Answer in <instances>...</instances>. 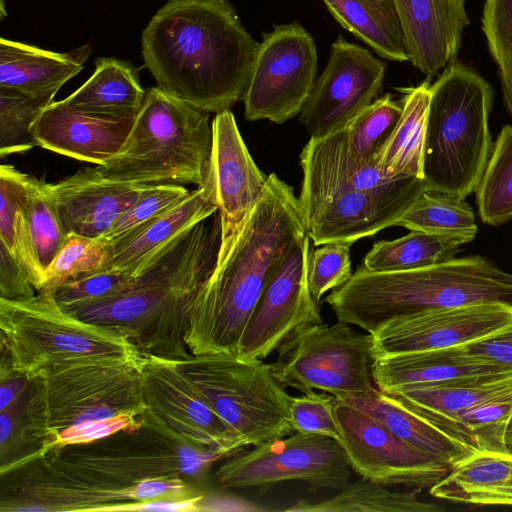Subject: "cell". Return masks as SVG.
<instances>
[{"label":"cell","mask_w":512,"mask_h":512,"mask_svg":"<svg viewBox=\"0 0 512 512\" xmlns=\"http://www.w3.org/2000/svg\"><path fill=\"white\" fill-rule=\"evenodd\" d=\"M141 45L157 86L208 113L243 99L259 47L229 0H168Z\"/></svg>","instance_id":"cell-1"},{"label":"cell","mask_w":512,"mask_h":512,"mask_svg":"<svg viewBox=\"0 0 512 512\" xmlns=\"http://www.w3.org/2000/svg\"><path fill=\"white\" fill-rule=\"evenodd\" d=\"M305 233L293 188L271 173L240 228L220 245L215 269L189 307L185 343L191 354L236 356L267 281Z\"/></svg>","instance_id":"cell-2"},{"label":"cell","mask_w":512,"mask_h":512,"mask_svg":"<svg viewBox=\"0 0 512 512\" xmlns=\"http://www.w3.org/2000/svg\"><path fill=\"white\" fill-rule=\"evenodd\" d=\"M221 234L216 211L169 244L124 290L71 314L119 332L141 355L187 358L189 307L215 269Z\"/></svg>","instance_id":"cell-3"},{"label":"cell","mask_w":512,"mask_h":512,"mask_svg":"<svg viewBox=\"0 0 512 512\" xmlns=\"http://www.w3.org/2000/svg\"><path fill=\"white\" fill-rule=\"evenodd\" d=\"M325 302L338 321L373 333L394 318L428 310L478 303L512 306V274L480 255L397 272L360 266Z\"/></svg>","instance_id":"cell-4"},{"label":"cell","mask_w":512,"mask_h":512,"mask_svg":"<svg viewBox=\"0 0 512 512\" xmlns=\"http://www.w3.org/2000/svg\"><path fill=\"white\" fill-rule=\"evenodd\" d=\"M490 84L454 60L430 85L423 159L426 190L465 199L474 192L493 144Z\"/></svg>","instance_id":"cell-5"},{"label":"cell","mask_w":512,"mask_h":512,"mask_svg":"<svg viewBox=\"0 0 512 512\" xmlns=\"http://www.w3.org/2000/svg\"><path fill=\"white\" fill-rule=\"evenodd\" d=\"M212 144L208 112L158 86L150 87L122 148L96 168L103 176L122 182L192 184L213 193Z\"/></svg>","instance_id":"cell-6"},{"label":"cell","mask_w":512,"mask_h":512,"mask_svg":"<svg viewBox=\"0 0 512 512\" xmlns=\"http://www.w3.org/2000/svg\"><path fill=\"white\" fill-rule=\"evenodd\" d=\"M139 363L140 358H84L48 367L28 378L23 438L39 450L74 424L145 412Z\"/></svg>","instance_id":"cell-7"},{"label":"cell","mask_w":512,"mask_h":512,"mask_svg":"<svg viewBox=\"0 0 512 512\" xmlns=\"http://www.w3.org/2000/svg\"><path fill=\"white\" fill-rule=\"evenodd\" d=\"M139 416L141 423L134 428L89 443L38 450L27 460L73 478L127 486L196 475L226 457L183 440L147 409Z\"/></svg>","instance_id":"cell-8"},{"label":"cell","mask_w":512,"mask_h":512,"mask_svg":"<svg viewBox=\"0 0 512 512\" xmlns=\"http://www.w3.org/2000/svg\"><path fill=\"white\" fill-rule=\"evenodd\" d=\"M0 330L1 348L12 370L27 379L71 360L141 356L119 332L64 310L53 291L22 300L0 298Z\"/></svg>","instance_id":"cell-9"},{"label":"cell","mask_w":512,"mask_h":512,"mask_svg":"<svg viewBox=\"0 0 512 512\" xmlns=\"http://www.w3.org/2000/svg\"><path fill=\"white\" fill-rule=\"evenodd\" d=\"M209 406L249 446L294 433L291 395L263 360L235 356L193 355L174 360Z\"/></svg>","instance_id":"cell-10"},{"label":"cell","mask_w":512,"mask_h":512,"mask_svg":"<svg viewBox=\"0 0 512 512\" xmlns=\"http://www.w3.org/2000/svg\"><path fill=\"white\" fill-rule=\"evenodd\" d=\"M271 369L285 388L323 391L335 398L365 393L372 384L373 337L350 324H310L278 347Z\"/></svg>","instance_id":"cell-11"},{"label":"cell","mask_w":512,"mask_h":512,"mask_svg":"<svg viewBox=\"0 0 512 512\" xmlns=\"http://www.w3.org/2000/svg\"><path fill=\"white\" fill-rule=\"evenodd\" d=\"M225 457L214 473L220 489L267 488L300 481L315 489H340L353 471L334 438L294 432Z\"/></svg>","instance_id":"cell-12"},{"label":"cell","mask_w":512,"mask_h":512,"mask_svg":"<svg viewBox=\"0 0 512 512\" xmlns=\"http://www.w3.org/2000/svg\"><path fill=\"white\" fill-rule=\"evenodd\" d=\"M299 199L307 235L315 246L368 238L395 226L421 192L372 193L358 190L300 160Z\"/></svg>","instance_id":"cell-13"},{"label":"cell","mask_w":512,"mask_h":512,"mask_svg":"<svg viewBox=\"0 0 512 512\" xmlns=\"http://www.w3.org/2000/svg\"><path fill=\"white\" fill-rule=\"evenodd\" d=\"M317 51L299 23L263 34L242 101L249 121L282 124L300 114L316 83Z\"/></svg>","instance_id":"cell-14"},{"label":"cell","mask_w":512,"mask_h":512,"mask_svg":"<svg viewBox=\"0 0 512 512\" xmlns=\"http://www.w3.org/2000/svg\"><path fill=\"white\" fill-rule=\"evenodd\" d=\"M20 483L2 496L1 512L115 511L121 505L154 499H187L198 495L182 477L154 478L132 485H108L77 479L34 460ZM23 463V462H21ZM20 464V463H19Z\"/></svg>","instance_id":"cell-15"},{"label":"cell","mask_w":512,"mask_h":512,"mask_svg":"<svg viewBox=\"0 0 512 512\" xmlns=\"http://www.w3.org/2000/svg\"><path fill=\"white\" fill-rule=\"evenodd\" d=\"M335 417L350 466L362 478L421 490L443 479L450 466L401 440L366 413L334 400Z\"/></svg>","instance_id":"cell-16"},{"label":"cell","mask_w":512,"mask_h":512,"mask_svg":"<svg viewBox=\"0 0 512 512\" xmlns=\"http://www.w3.org/2000/svg\"><path fill=\"white\" fill-rule=\"evenodd\" d=\"M310 237L294 241L267 281L241 335L235 357L264 360L294 331L322 322L308 282Z\"/></svg>","instance_id":"cell-17"},{"label":"cell","mask_w":512,"mask_h":512,"mask_svg":"<svg viewBox=\"0 0 512 512\" xmlns=\"http://www.w3.org/2000/svg\"><path fill=\"white\" fill-rule=\"evenodd\" d=\"M139 369L147 410L180 438L226 457L248 446L209 406L174 360L141 355Z\"/></svg>","instance_id":"cell-18"},{"label":"cell","mask_w":512,"mask_h":512,"mask_svg":"<svg viewBox=\"0 0 512 512\" xmlns=\"http://www.w3.org/2000/svg\"><path fill=\"white\" fill-rule=\"evenodd\" d=\"M386 65L369 50L347 42H333L323 73L299 114L312 138H323L345 128L373 102L381 90Z\"/></svg>","instance_id":"cell-19"},{"label":"cell","mask_w":512,"mask_h":512,"mask_svg":"<svg viewBox=\"0 0 512 512\" xmlns=\"http://www.w3.org/2000/svg\"><path fill=\"white\" fill-rule=\"evenodd\" d=\"M512 322V306L478 303L394 318L375 332V359L395 354L466 345Z\"/></svg>","instance_id":"cell-20"},{"label":"cell","mask_w":512,"mask_h":512,"mask_svg":"<svg viewBox=\"0 0 512 512\" xmlns=\"http://www.w3.org/2000/svg\"><path fill=\"white\" fill-rule=\"evenodd\" d=\"M211 188L221 217V245L240 228L260 199L267 177L257 167L230 110L212 120Z\"/></svg>","instance_id":"cell-21"},{"label":"cell","mask_w":512,"mask_h":512,"mask_svg":"<svg viewBox=\"0 0 512 512\" xmlns=\"http://www.w3.org/2000/svg\"><path fill=\"white\" fill-rule=\"evenodd\" d=\"M135 118L84 113L61 100L41 113L32 133L43 149L103 166L122 148Z\"/></svg>","instance_id":"cell-22"},{"label":"cell","mask_w":512,"mask_h":512,"mask_svg":"<svg viewBox=\"0 0 512 512\" xmlns=\"http://www.w3.org/2000/svg\"><path fill=\"white\" fill-rule=\"evenodd\" d=\"M147 186L107 178L96 166L48 183L67 232L92 238L106 233Z\"/></svg>","instance_id":"cell-23"},{"label":"cell","mask_w":512,"mask_h":512,"mask_svg":"<svg viewBox=\"0 0 512 512\" xmlns=\"http://www.w3.org/2000/svg\"><path fill=\"white\" fill-rule=\"evenodd\" d=\"M409 61L431 76L456 60L469 25L465 0H392Z\"/></svg>","instance_id":"cell-24"},{"label":"cell","mask_w":512,"mask_h":512,"mask_svg":"<svg viewBox=\"0 0 512 512\" xmlns=\"http://www.w3.org/2000/svg\"><path fill=\"white\" fill-rule=\"evenodd\" d=\"M216 211L214 194L197 187L181 202L111 245L110 256L100 270H119L137 277L169 244Z\"/></svg>","instance_id":"cell-25"},{"label":"cell","mask_w":512,"mask_h":512,"mask_svg":"<svg viewBox=\"0 0 512 512\" xmlns=\"http://www.w3.org/2000/svg\"><path fill=\"white\" fill-rule=\"evenodd\" d=\"M512 370L468 351L465 345L413 351L375 359L372 379L383 391L410 384L433 383L466 375Z\"/></svg>","instance_id":"cell-26"},{"label":"cell","mask_w":512,"mask_h":512,"mask_svg":"<svg viewBox=\"0 0 512 512\" xmlns=\"http://www.w3.org/2000/svg\"><path fill=\"white\" fill-rule=\"evenodd\" d=\"M512 389V370L410 384L385 392L435 426Z\"/></svg>","instance_id":"cell-27"},{"label":"cell","mask_w":512,"mask_h":512,"mask_svg":"<svg viewBox=\"0 0 512 512\" xmlns=\"http://www.w3.org/2000/svg\"><path fill=\"white\" fill-rule=\"evenodd\" d=\"M340 400L366 413L401 440L442 459L450 467L478 452L376 386L365 393L349 395Z\"/></svg>","instance_id":"cell-28"},{"label":"cell","mask_w":512,"mask_h":512,"mask_svg":"<svg viewBox=\"0 0 512 512\" xmlns=\"http://www.w3.org/2000/svg\"><path fill=\"white\" fill-rule=\"evenodd\" d=\"M90 54L89 44L58 53L1 38L0 87L25 93L59 90L83 70Z\"/></svg>","instance_id":"cell-29"},{"label":"cell","mask_w":512,"mask_h":512,"mask_svg":"<svg viewBox=\"0 0 512 512\" xmlns=\"http://www.w3.org/2000/svg\"><path fill=\"white\" fill-rule=\"evenodd\" d=\"M429 493L452 502L512 506V454L478 451L452 466Z\"/></svg>","instance_id":"cell-30"},{"label":"cell","mask_w":512,"mask_h":512,"mask_svg":"<svg viewBox=\"0 0 512 512\" xmlns=\"http://www.w3.org/2000/svg\"><path fill=\"white\" fill-rule=\"evenodd\" d=\"M145 95L131 63L100 57L91 77L62 102L84 113L128 118L137 116Z\"/></svg>","instance_id":"cell-31"},{"label":"cell","mask_w":512,"mask_h":512,"mask_svg":"<svg viewBox=\"0 0 512 512\" xmlns=\"http://www.w3.org/2000/svg\"><path fill=\"white\" fill-rule=\"evenodd\" d=\"M401 117L385 144L374 157L378 168L388 176H414L423 179V159L430 83L400 88Z\"/></svg>","instance_id":"cell-32"},{"label":"cell","mask_w":512,"mask_h":512,"mask_svg":"<svg viewBox=\"0 0 512 512\" xmlns=\"http://www.w3.org/2000/svg\"><path fill=\"white\" fill-rule=\"evenodd\" d=\"M346 30L381 57L409 61L403 31L392 0H323Z\"/></svg>","instance_id":"cell-33"},{"label":"cell","mask_w":512,"mask_h":512,"mask_svg":"<svg viewBox=\"0 0 512 512\" xmlns=\"http://www.w3.org/2000/svg\"><path fill=\"white\" fill-rule=\"evenodd\" d=\"M30 175L14 166H0V242L19 261L36 291L44 284V271L32 246L26 220Z\"/></svg>","instance_id":"cell-34"},{"label":"cell","mask_w":512,"mask_h":512,"mask_svg":"<svg viewBox=\"0 0 512 512\" xmlns=\"http://www.w3.org/2000/svg\"><path fill=\"white\" fill-rule=\"evenodd\" d=\"M389 486L360 479L347 482L334 496L318 499H301L285 508L291 512H436L444 508L423 502L417 490L394 491Z\"/></svg>","instance_id":"cell-35"},{"label":"cell","mask_w":512,"mask_h":512,"mask_svg":"<svg viewBox=\"0 0 512 512\" xmlns=\"http://www.w3.org/2000/svg\"><path fill=\"white\" fill-rule=\"evenodd\" d=\"M463 239L412 230L395 240L376 242L362 267L370 272L413 270L456 258Z\"/></svg>","instance_id":"cell-36"},{"label":"cell","mask_w":512,"mask_h":512,"mask_svg":"<svg viewBox=\"0 0 512 512\" xmlns=\"http://www.w3.org/2000/svg\"><path fill=\"white\" fill-rule=\"evenodd\" d=\"M511 417L512 389L440 422L437 427L476 451L510 453L504 437Z\"/></svg>","instance_id":"cell-37"},{"label":"cell","mask_w":512,"mask_h":512,"mask_svg":"<svg viewBox=\"0 0 512 512\" xmlns=\"http://www.w3.org/2000/svg\"><path fill=\"white\" fill-rule=\"evenodd\" d=\"M395 226L459 238L467 243L477 233L474 212L465 199L426 189Z\"/></svg>","instance_id":"cell-38"},{"label":"cell","mask_w":512,"mask_h":512,"mask_svg":"<svg viewBox=\"0 0 512 512\" xmlns=\"http://www.w3.org/2000/svg\"><path fill=\"white\" fill-rule=\"evenodd\" d=\"M483 223L499 226L512 218V125L502 128L475 190Z\"/></svg>","instance_id":"cell-39"},{"label":"cell","mask_w":512,"mask_h":512,"mask_svg":"<svg viewBox=\"0 0 512 512\" xmlns=\"http://www.w3.org/2000/svg\"><path fill=\"white\" fill-rule=\"evenodd\" d=\"M58 89L25 93L0 87V156L29 151L37 145L32 127L53 102Z\"/></svg>","instance_id":"cell-40"},{"label":"cell","mask_w":512,"mask_h":512,"mask_svg":"<svg viewBox=\"0 0 512 512\" xmlns=\"http://www.w3.org/2000/svg\"><path fill=\"white\" fill-rule=\"evenodd\" d=\"M25 212L30 240L45 272L68 235L48 183L30 176Z\"/></svg>","instance_id":"cell-41"},{"label":"cell","mask_w":512,"mask_h":512,"mask_svg":"<svg viewBox=\"0 0 512 512\" xmlns=\"http://www.w3.org/2000/svg\"><path fill=\"white\" fill-rule=\"evenodd\" d=\"M402 113L401 102L385 94L363 109L346 127V143L357 161H374L375 155L394 131Z\"/></svg>","instance_id":"cell-42"},{"label":"cell","mask_w":512,"mask_h":512,"mask_svg":"<svg viewBox=\"0 0 512 512\" xmlns=\"http://www.w3.org/2000/svg\"><path fill=\"white\" fill-rule=\"evenodd\" d=\"M110 252L111 245L99 238L68 233L44 272V284L40 291H54L71 278L102 269Z\"/></svg>","instance_id":"cell-43"},{"label":"cell","mask_w":512,"mask_h":512,"mask_svg":"<svg viewBox=\"0 0 512 512\" xmlns=\"http://www.w3.org/2000/svg\"><path fill=\"white\" fill-rule=\"evenodd\" d=\"M482 30L498 68L504 105L512 116V0H485Z\"/></svg>","instance_id":"cell-44"},{"label":"cell","mask_w":512,"mask_h":512,"mask_svg":"<svg viewBox=\"0 0 512 512\" xmlns=\"http://www.w3.org/2000/svg\"><path fill=\"white\" fill-rule=\"evenodd\" d=\"M190 191L180 184L148 185L99 239L113 245L181 202Z\"/></svg>","instance_id":"cell-45"},{"label":"cell","mask_w":512,"mask_h":512,"mask_svg":"<svg viewBox=\"0 0 512 512\" xmlns=\"http://www.w3.org/2000/svg\"><path fill=\"white\" fill-rule=\"evenodd\" d=\"M134 279L124 271L98 270L65 281L53 294L57 303L71 313L118 294Z\"/></svg>","instance_id":"cell-46"},{"label":"cell","mask_w":512,"mask_h":512,"mask_svg":"<svg viewBox=\"0 0 512 512\" xmlns=\"http://www.w3.org/2000/svg\"><path fill=\"white\" fill-rule=\"evenodd\" d=\"M350 242H328L311 251L308 260V282L312 295L322 296L344 285L352 276Z\"/></svg>","instance_id":"cell-47"},{"label":"cell","mask_w":512,"mask_h":512,"mask_svg":"<svg viewBox=\"0 0 512 512\" xmlns=\"http://www.w3.org/2000/svg\"><path fill=\"white\" fill-rule=\"evenodd\" d=\"M335 397L321 391L292 396L289 406L290 422L294 432L318 434L339 441L340 433L334 411Z\"/></svg>","instance_id":"cell-48"},{"label":"cell","mask_w":512,"mask_h":512,"mask_svg":"<svg viewBox=\"0 0 512 512\" xmlns=\"http://www.w3.org/2000/svg\"><path fill=\"white\" fill-rule=\"evenodd\" d=\"M140 423V416L132 413H122L103 419L83 421L62 430L52 443L43 449L56 445L82 444L97 441L122 430L134 428L140 425Z\"/></svg>","instance_id":"cell-49"},{"label":"cell","mask_w":512,"mask_h":512,"mask_svg":"<svg viewBox=\"0 0 512 512\" xmlns=\"http://www.w3.org/2000/svg\"><path fill=\"white\" fill-rule=\"evenodd\" d=\"M37 293L22 265L0 242V298L22 300Z\"/></svg>","instance_id":"cell-50"},{"label":"cell","mask_w":512,"mask_h":512,"mask_svg":"<svg viewBox=\"0 0 512 512\" xmlns=\"http://www.w3.org/2000/svg\"><path fill=\"white\" fill-rule=\"evenodd\" d=\"M468 351L494 363L512 367V322L465 345Z\"/></svg>","instance_id":"cell-51"},{"label":"cell","mask_w":512,"mask_h":512,"mask_svg":"<svg viewBox=\"0 0 512 512\" xmlns=\"http://www.w3.org/2000/svg\"><path fill=\"white\" fill-rule=\"evenodd\" d=\"M204 496H196L174 500V499H154L137 503L125 504L117 507L115 511H166V512H187L202 511Z\"/></svg>","instance_id":"cell-52"},{"label":"cell","mask_w":512,"mask_h":512,"mask_svg":"<svg viewBox=\"0 0 512 512\" xmlns=\"http://www.w3.org/2000/svg\"><path fill=\"white\" fill-rule=\"evenodd\" d=\"M504 439L508 451L512 454V417L509 420L508 425L506 427Z\"/></svg>","instance_id":"cell-53"}]
</instances>
